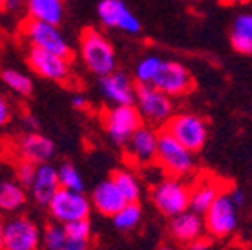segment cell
<instances>
[{
	"mask_svg": "<svg viewBox=\"0 0 252 250\" xmlns=\"http://www.w3.org/2000/svg\"><path fill=\"white\" fill-rule=\"evenodd\" d=\"M91 199L84 192L70 191V189L60 188V191L51 198L47 210L55 222L68 224L79 219H90L91 214Z\"/></svg>",
	"mask_w": 252,
	"mask_h": 250,
	"instance_id": "obj_7",
	"label": "cell"
},
{
	"mask_svg": "<svg viewBox=\"0 0 252 250\" xmlns=\"http://www.w3.org/2000/svg\"><path fill=\"white\" fill-rule=\"evenodd\" d=\"M60 188H62V184H60L58 168H55L49 163L37 164L35 180H33V184L30 188L32 198L35 199V203L47 207L53 196L60 191Z\"/></svg>",
	"mask_w": 252,
	"mask_h": 250,
	"instance_id": "obj_17",
	"label": "cell"
},
{
	"mask_svg": "<svg viewBox=\"0 0 252 250\" xmlns=\"http://www.w3.org/2000/svg\"><path fill=\"white\" fill-rule=\"evenodd\" d=\"M27 11L32 20L58 27L65 16L63 0H27Z\"/></svg>",
	"mask_w": 252,
	"mask_h": 250,
	"instance_id": "obj_20",
	"label": "cell"
},
{
	"mask_svg": "<svg viewBox=\"0 0 252 250\" xmlns=\"http://www.w3.org/2000/svg\"><path fill=\"white\" fill-rule=\"evenodd\" d=\"M18 149L25 161L35 164L49 163V159L55 156V142L40 133H27L18 144Z\"/></svg>",
	"mask_w": 252,
	"mask_h": 250,
	"instance_id": "obj_19",
	"label": "cell"
},
{
	"mask_svg": "<svg viewBox=\"0 0 252 250\" xmlns=\"http://www.w3.org/2000/svg\"><path fill=\"white\" fill-rule=\"evenodd\" d=\"M142 116L135 105H112L103 114V128L116 145H126L142 126Z\"/></svg>",
	"mask_w": 252,
	"mask_h": 250,
	"instance_id": "obj_8",
	"label": "cell"
},
{
	"mask_svg": "<svg viewBox=\"0 0 252 250\" xmlns=\"http://www.w3.org/2000/svg\"><path fill=\"white\" fill-rule=\"evenodd\" d=\"M229 194H231V198H233V201H235L236 203V207L240 208V207H244L245 205V192L242 191V189H233L231 192H229Z\"/></svg>",
	"mask_w": 252,
	"mask_h": 250,
	"instance_id": "obj_35",
	"label": "cell"
},
{
	"mask_svg": "<svg viewBox=\"0 0 252 250\" xmlns=\"http://www.w3.org/2000/svg\"><path fill=\"white\" fill-rule=\"evenodd\" d=\"M25 0H7V4H5V9L9 11H16V9H20L23 5Z\"/></svg>",
	"mask_w": 252,
	"mask_h": 250,
	"instance_id": "obj_38",
	"label": "cell"
},
{
	"mask_svg": "<svg viewBox=\"0 0 252 250\" xmlns=\"http://www.w3.org/2000/svg\"><path fill=\"white\" fill-rule=\"evenodd\" d=\"M161 65H163V60L156 55H149L146 58H142L137 63V66H135V72H133L135 81L138 84H153L154 77L159 72Z\"/></svg>",
	"mask_w": 252,
	"mask_h": 250,
	"instance_id": "obj_26",
	"label": "cell"
},
{
	"mask_svg": "<svg viewBox=\"0 0 252 250\" xmlns=\"http://www.w3.org/2000/svg\"><path fill=\"white\" fill-rule=\"evenodd\" d=\"M58 177L60 184L63 189H70V191H79L84 192V180L83 175L79 173V170L75 168L74 164L65 161L58 166Z\"/></svg>",
	"mask_w": 252,
	"mask_h": 250,
	"instance_id": "obj_28",
	"label": "cell"
},
{
	"mask_svg": "<svg viewBox=\"0 0 252 250\" xmlns=\"http://www.w3.org/2000/svg\"><path fill=\"white\" fill-rule=\"evenodd\" d=\"M158 250H175V249H173L172 245H161Z\"/></svg>",
	"mask_w": 252,
	"mask_h": 250,
	"instance_id": "obj_41",
	"label": "cell"
},
{
	"mask_svg": "<svg viewBox=\"0 0 252 250\" xmlns=\"http://www.w3.org/2000/svg\"><path fill=\"white\" fill-rule=\"evenodd\" d=\"M188 2H198V0H188Z\"/></svg>",
	"mask_w": 252,
	"mask_h": 250,
	"instance_id": "obj_43",
	"label": "cell"
},
{
	"mask_svg": "<svg viewBox=\"0 0 252 250\" xmlns=\"http://www.w3.org/2000/svg\"><path fill=\"white\" fill-rule=\"evenodd\" d=\"M68 236L65 226L60 222L47 224L42 233V245L46 250H62V247L67 243Z\"/></svg>",
	"mask_w": 252,
	"mask_h": 250,
	"instance_id": "obj_29",
	"label": "cell"
},
{
	"mask_svg": "<svg viewBox=\"0 0 252 250\" xmlns=\"http://www.w3.org/2000/svg\"><path fill=\"white\" fill-rule=\"evenodd\" d=\"M153 86L172 98L184 96L194 90V79L186 65L166 60V62H163L161 68L154 77Z\"/></svg>",
	"mask_w": 252,
	"mask_h": 250,
	"instance_id": "obj_10",
	"label": "cell"
},
{
	"mask_svg": "<svg viewBox=\"0 0 252 250\" xmlns=\"http://www.w3.org/2000/svg\"><path fill=\"white\" fill-rule=\"evenodd\" d=\"M4 235H5V222L0 219V250H4Z\"/></svg>",
	"mask_w": 252,
	"mask_h": 250,
	"instance_id": "obj_39",
	"label": "cell"
},
{
	"mask_svg": "<svg viewBox=\"0 0 252 250\" xmlns=\"http://www.w3.org/2000/svg\"><path fill=\"white\" fill-rule=\"evenodd\" d=\"M158 144H159V133L153 126L142 125L126 144L128 159L135 164H149L156 161Z\"/></svg>",
	"mask_w": 252,
	"mask_h": 250,
	"instance_id": "obj_14",
	"label": "cell"
},
{
	"mask_svg": "<svg viewBox=\"0 0 252 250\" xmlns=\"http://www.w3.org/2000/svg\"><path fill=\"white\" fill-rule=\"evenodd\" d=\"M40 242L39 226L28 217H12L5 222L4 250H39Z\"/></svg>",
	"mask_w": 252,
	"mask_h": 250,
	"instance_id": "obj_11",
	"label": "cell"
},
{
	"mask_svg": "<svg viewBox=\"0 0 252 250\" xmlns=\"http://www.w3.org/2000/svg\"><path fill=\"white\" fill-rule=\"evenodd\" d=\"M28 65L37 75L47 81L63 82L70 77V63L68 58H63L55 53L44 51L39 47H32L28 53Z\"/></svg>",
	"mask_w": 252,
	"mask_h": 250,
	"instance_id": "obj_12",
	"label": "cell"
},
{
	"mask_svg": "<svg viewBox=\"0 0 252 250\" xmlns=\"http://www.w3.org/2000/svg\"><path fill=\"white\" fill-rule=\"evenodd\" d=\"M81 56L88 70L94 75L105 77L116 72V51L112 44L94 28H86L81 33Z\"/></svg>",
	"mask_w": 252,
	"mask_h": 250,
	"instance_id": "obj_1",
	"label": "cell"
},
{
	"mask_svg": "<svg viewBox=\"0 0 252 250\" xmlns=\"http://www.w3.org/2000/svg\"><path fill=\"white\" fill-rule=\"evenodd\" d=\"M186 250H212V242L207 238H198L194 242L188 243Z\"/></svg>",
	"mask_w": 252,
	"mask_h": 250,
	"instance_id": "obj_33",
	"label": "cell"
},
{
	"mask_svg": "<svg viewBox=\"0 0 252 250\" xmlns=\"http://www.w3.org/2000/svg\"><path fill=\"white\" fill-rule=\"evenodd\" d=\"M98 18L107 28H119L126 33H138L142 28L138 18L123 0H102L98 4Z\"/></svg>",
	"mask_w": 252,
	"mask_h": 250,
	"instance_id": "obj_13",
	"label": "cell"
},
{
	"mask_svg": "<svg viewBox=\"0 0 252 250\" xmlns=\"http://www.w3.org/2000/svg\"><path fill=\"white\" fill-rule=\"evenodd\" d=\"M249 0H220V4H228V5H233V4H245Z\"/></svg>",
	"mask_w": 252,
	"mask_h": 250,
	"instance_id": "obj_40",
	"label": "cell"
},
{
	"mask_svg": "<svg viewBox=\"0 0 252 250\" xmlns=\"http://www.w3.org/2000/svg\"><path fill=\"white\" fill-rule=\"evenodd\" d=\"M23 33L30 40L32 47H39V49L55 53L63 58H70L72 49L56 25L44 23V21H37L30 18L23 23Z\"/></svg>",
	"mask_w": 252,
	"mask_h": 250,
	"instance_id": "obj_9",
	"label": "cell"
},
{
	"mask_svg": "<svg viewBox=\"0 0 252 250\" xmlns=\"http://www.w3.org/2000/svg\"><path fill=\"white\" fill-rule=\"evenodd\" d=\"M116 229L119 231H133L142 220V208L138 201L135 203H126L118 214L112 217Z\"/></svg>",
	"mask_w": 252,
	"mask_h": 250,
	"instance_id": "obj_25",
	"label": "cell"
},
{
	"mask_svg": "<svg viewBox=\"0 0 252 250\" xmlns=\"http://www.w3.org/2000/svg\"><path fill=\"white\" fill-rule=\"evenodd\" d=\"M205 231L214 238H226L238 227V207L229 192H220L214 205L203 214Z\"/></svg>",
	"mask_w": 252,
	"mask_h": 250,
	"instance_id": "obj_6",
	"label": "cell"
},
{
	"mask_svg": "<svg viewBox=\"0 0 252 250\" xmlns=\"http://www.w3.org/2000/svg\"><path fill=\"white\" fill-rule=\"evenodd\" d=\"M231 46L240 55H252V14L244 12L233 21Z\"/></svg>",
	"mask_w": 252,
	"mask_h": 250,
	"instance_id": "obj_21",
	"label": "cell"
},
{
	"mask_svg": "<svg viewBox=\"0 0 252 250\" xmlns=\"http://www.w3.org/2000/svg\"><path fill=\"white\" fill-rule=\"evenodd\" d=\"M25 125H27V128L35 129L37 126H39V123H37V119L33 118V116H30V114H27V116H25Z\"/></svg>",
	"mask_w": 252,
	"mask_h": 250,
	"instance_id": "obj_37",
	"label": "cell"
},
{
	"mask_svg": "<svg viewBox=\"0 0 252 250\" xmlns=\"http://www.w3.org/2000/svg\"><path fill=\"white\" fill-rule=\"evenodd\" d=\"M35 173H37V164L32 163V161H25L18 166V170H16V179H18V182H20L23 188H32V184H33V180H35Z\"/></svg>",
	"mask_w": 252,
	"mask_h": 250,
	"instance_id": "obj_31",
	"label": "cell"
},
{
	"mask_svg": "<svg viewBox=\"0 0 252 250\" xmlns=\"http://www.w3.org/2000/svg\"><path fill=\"white\" fill-rule=\"evenodd\" d=\"M151 198L158 210L165 217H175L182 212L189 210L191 203V189L179 177H165L158 180L151 191Z\"/></svg>",
	"mask_w": 252,
	"mask_h": 250,
	"instance_id": "obj_3",
	"label": "cell"
},
{
	"mask_svg": "<svg viewBox=\"0 0 252 250\" xmlns=\"http://www.w3.org/2000/svg\"><path fill=\"white\" fill-rule=\"evenodd\" d=\"M5 4H7V0H0V9H5Z\"/></svg>",
	"mask_w": 252,
	"mask_h": 250,
	"instance_id": "obj_42",
	"label": "cell"
},
{
	"mask_svg": "<svg viewBox=\"0 0 252 250\" xmlns=\"http://www.w3.org/2000/svg\"><path fill=\"white\" fill-rule=\"evenodd\" d=\"M135 103L142 119L153 126H166L175 114L172 96L154 88L153 84H138Z\"/></svg>",
	"mask_w": 252,
	"mask_h": 250,
	"instance_id": "obj_4",
	"label": "cell"
},
{
	"mask_svg": "<svg viewBox=\"0 0 252 250\" xmlns=\"http://www.w3.org/2000/svg\"><path fill=\"white\" fill-rule=\"evenodd\" d=\"M100 90L112 105H133L137 100V86L123 72L100 77Z\"/></svg>",
	"mask_w": 252,
	"mask_h": 250,
	"instance_id": "obj_15",
	"label": "cell"
},
{
	"mask_svg": "<svg viewBox=\"0 0 252 250\" xmlns=\"http://www.w3.org/2000/svg\"><path fill=\"white\" fill-rule=\"evenodd\" d=\"M72 105H74L75 109H84V107H86V98L81 96V94H75V96L72 98Z\"/></svg>",
	"mask_w": 252,
	"mask_h": 250,
	"instance_id": "obj_36",
	"label": "cell"
},
{
	"mask_svg": "<svg viewBox=\"0 0 252 250\" xmlns=\"http://www.w3.org/2000/svg\"><path fill=\"white\" fill-rule=\"evenodd\" d=\"M62 250H90L88 242H79V240H67V243L62 247Z\"/></svg>",
	"mask_w": 252,
	"mask_h": 250,
	"instance_id": "obj_34",
	"label": "cell"
},
{
	"mask_svg": "<svg viewBox=\"0 0 252 250\" xmlns=\"http://www.w3.org/2000/svg\"><path fill=\"white\" fill-rule=\"evenodd\" d=\"M156 163L168 173L170 177H184L191 175L194 170V153L182 145L168 131L159 133V144H158Z\"/></svg>",
	"mask_w": 252,
	"mask_h": 250,
	"instance_id": "obj_2",
	"label": "cell"
},
{
	"mask_svg": "<svg viewBox=\"0 0 252 250\" xmlns=\"http://www.w3.org/2000/svg\"><path fill=\"white\" fill-rule=\"evenodd\" d=\"M165 129L193 153H198L200 149H203L205 142L209 138L207 121L193 112L173 114V118L166 123Z\"/></svg>",
	"mask_w": 252,
	"mask_h": 250,
	"instance_id": "obj_5",
	"label": "cell"
},
{
	"mask_svg": "<svg viewBox=\"0 0 252 250\" xmlns=\"http://www.w3.org/2000/svg\"><path fill=\"white\" fill-rule=\"evenodd\" d=\"M203 231H205L203 215L196 214L191 208L175 215V217H172V222H170V233H172V236L179 243H186V245L201 238Z\"/></svg>",
	"mask_w": 252,
	"mask_h": 250,
	"instance_id": "obj_18",
	"label": "cell"
},
{
	"mask_svg": "<svg viewBox=\"0 0 252 250\" xmlns=\"http://www.w3.org/2000/svg\"><path fill=\"white\" fill-rule=\"evenodd\" d=\"M2 81L5 82V86L9 90H12L14 93L21 94V96H28L33 91V82L28 75L21 74L20 70H14V68H7V70L2 72Z\"/></svg>",
	"mask_w": 252,
	"mask_h": 250,
	"instance_id": "obj_27",
	"label": "cell"
},
{
	"mask_svg": "<svg viewBox=\"0 0 252 250\" xmlns=\"http://www.w3.org/2000/svg\"><path fill=\"white\" fill-rule=\"evenodd\" d=\"M9 121H11V107H9L7 100L0 94V128L7 125Z\"/></svg>",
	"mask_w": 252,
	"mask_h": 250,
	"instance_id": "obj_32",
	"label": "cell"
},
{
	"mask_svg": "<svg viewBox=\"0 0 252 250\" xmlns=\"http://www.w3.org/2000/svg\"><path fill=\"white\" fill-rule=\"evenodd\" d=\"M67 236L70 240H79V242H90L91 238V222L90 219H79L74 222L63 224Z\"/></svg>",
	"mask_w": 252,
	"mask_h": 250,
	"instance_id": "obj_30",
	"label": "cell"
},
{
	"mask_svg": "<svg viewBox=\"0 0 252 250\" xmlns=\"http://www.w3.org/2000/svg\"><path fill=\"white\" fill-rule=\"evenodd\" d=\"M25 203H27V192L20 182L18 184L11 180L0 182V210H20Z\"/></svg>",
	"mask_w": 252,
	"mask_h": 250,
	"instance_id": "obj_23",
	"label": "cell"
},
{
	"mask_svg": "<svg viewBox=\"0 0 252 250\" xmlns=\"http://www.w3.org/2000/svg\"><path fill=\"white\" fill-rule=\"evenodd\" d=\"M112 180L116 182V186L123 192V196L126 198L128 203H135V201L140 199V182H138V179L131 172H128V170H116L112 173Z\"/></svg>",
	"mask_w": 252,
	"mask_h": 250,
	"instance_id": "obj_24",
	"label": "cell"
},
{
	"mask_svg": "<svg viewBox=\"0 0 252 250\" xmlns=\"http://www.w3.org/2000/svg\"><path fill=\"white\" fill-rule=\"evenodd\" d=\"M91 205L96 208V212H100L105 217H114L128 201L123 196V192L119 191V188L116 186V182L112 180V177L107 180H102L96 188L93 189L90 196Z\"/></svg>",
	"mask_w": 252,
	"mask_h": 250,
	"instance_id": "obj_16",
	"label": "cell"
},
{
	"mask_svg": "<svg viewBox=\"0 0 252 250\" xmlns=\"http://www.w3.org/2000/svg\"><path fill=\"white\" fill-rule=\"evenodd\" d=\"M220 189L217 184L214 182H200L194 189H191V203H189V208L194 210L196 214L203 215L205 212L209 210L210 207L214 205V201L217 199V196L220 194Z\"/></svg>",
	"mask_w": 252,
	"mask_h": 250,
	"instance_id": "obj_22",
	"label": "cell"
}]
</instances>
